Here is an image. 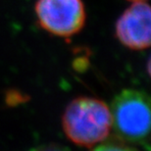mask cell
Masks as SVG:
<instances>
[{"mask_svg": "<svg viewBox=\"0 0 151 151\" xmlns=\"http://www.w3.org/2000/svg\"><path fill=\"white\" fill-rule=\"evenodd\" d=\"M62 127L72 142L92 147L104 141L112 128L109 107L92 97H78L68 104L62 116Z\"/></svg>", "mask_w": 151, "mask_h": 151, "instance_id": "6da1fadb", "label": "cell"}, {"mask_svg": "<svg viewBox=\"0 0 151 151\" xmlns=\"http://www.w3.org/2000/svg\"><path fill=\"white\" fill-rule=\"evenodd\" d=\"M112 127L119 139L148 148L150 99L145 91L124 89L111 105Z\"/></svg>", "mask_w": 151, "mask_h": 151, "instance_id": "7a4b0ae2", "label": "cell"}, {"mask_svg": "<svg viewBox=\"0 0 151 151\" xmlns=\"http://www.w3.org/2000/svg\"><path fill=\"white\" fill-rule=\"evenodd\" d=\"M35 13L44 31L60 37L78 34L86 20L83 0H37Z\"/></svg>", "mask_w": 151, "mask_h": 151, "instance_id": "3957f363", "label": "cell"}, {"mask_svg": "<svg viewBox=\"0 0 151 151\" xmlns=\"http://www.w3.org/2000/svg\"><path fill=\"white\" fill-rule=\"evenodd\" d=\"M115 35L124 46L132 50L148 48L151 35L150 6L144 1L132 3L117 20Z\"/></svg>", "mask_w": 151, "mask_h": 151, "instance_id": "277c9868", "label": "cell"}, {"mask_svg": "<svg viewBox=\"0 0 151 151\" xmlns=\"http://www.w3.org/2000/svg\"><path fill=\"white\" fill-rule=\"evenodd\" d=\"M93 151H137L123 140H108L99 144Z\"/></svg>", "mask_w": 151, "mask_h": 151, "instance_id": "5b68a950", "label": "cell"}, {"mask_svg": "<svg viewBox=\"0 0 151 151\" xmlns=\"http://www.w3.org/2000/svg\"><path fill=\"white\" fill-rule=\"evenodd\" d=\"M32 151H70V149L59 144H45V145L38 146Z\"/></svg>", "mask_w": 151, "mask_h": 151, "instance_id": "8992f818", "label": "cell"}, {"mask_svg": "<svg viewBox=\"0 0 151 151\" xmlns=\"http://www.w3.org/2000/svg\"><path fill=\"white\" fill-rule=\"evenodd\" d=\"M131 1H134V2H137V1H144V0H131Z\"/></svg>", "mask_w": 151, "mask_h": 151, "instance_id": "52a82bcc", "label": "cell"}]
</instances>
